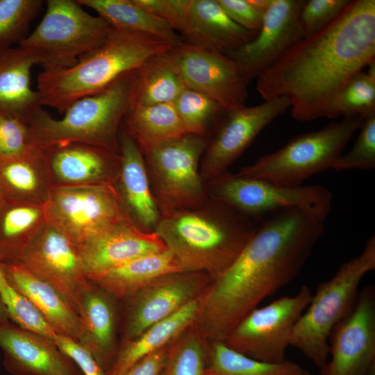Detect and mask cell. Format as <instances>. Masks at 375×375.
<instances>
[{
  "label": "cell",
  "instance_id": "6da1fadb",
  "mask_svg": "<svg viewBox=\"0 0 375 375\" xmlns=\"http://www.w3.org/2000/svg\"><path fill=\"white\" fill-rule=\"evenodd\" d=\"M324 229V222L297 208L263 217L236 260L201 297L195 324L205 338L224 342L243 317L289 284Z\"/></svg>",
  "mask_w": 375,
  "mask_h": 375
},
{
  "label": "cell",
  "instance_id": "7a4b0ae2",
  "mask_svg": "<svg viewBox=\"0 0 375 375\" xmlns=\"http://www.w3.org/2000/svg\"><path fill=\"white\" fill-rule=\"evenodd\" d=\"M375 61V0H353L319 32L305 37L257 78L265 100L290 99L300 122L326 117L339 90Z\"/></svg>",
  "mask_w": 375,
  "mask_h": 375
},
{
  "label": "cell",
  "instance_id": "3957f363",
  "mask_svg": "<svg viewBox=\"0 0 375 375\" xmlns=\"http://www.w3.org/2000/svg\"><path fill=\"white\" fill-rule=\"evenodd\" d=\"M262 218L208 199L161 215L154 232L183 271L203 272L214 280L236 260Z\"/></svg>",
  "mask_w": 375,
  "mask_h": 375
},
{
  "label": "cell",
  "instance_id": "277c9868",
  "mask_svg": "<svg viewBox=\"0 0 375 375\" xmlns=\"http://www.w3.org/2000/svg\"><path fill=\"white\" fill-rule=\"evenodd\" d=\"M174 46L157 37L111 28L106 41L72 67L43 70L37 77L41 106L64 113L76 101L97 93Z\"/></svg>",
  "mask_w": 375,
  "mask_h": 375
},
{
  "label": "cell",
  "instance_id": "5b68a950",
  "mask_svg": "<svg viewBox=\"0 0 375 375\" xmlns=\"http://www.w3.org/2000/svg\"><path fill=\"white\" fill-rule=\"evenodd\" d=\"M134 71L120 76L103 90L76 101L61 119L39 108L28 123L31 144L47 151L85 143L120 153L119 131L131 104Z\"/></svg>",
  "mask_w": 375,
  "mask_h": 375
},
{
  "label": "cell",
  "instance_id": "8992f818",
  "mask_svg": "<svg viewBox=\"0 0 375 375\" xmlns=\"http://www.w3.org/2000/svg\"><path fill=\"white\" fill-rule=\"evenodd\" d=\"M375 269V237L362 252L344 262L328 281L321 283L297 321L290 345L319 369L328 359V338L333 328L353 309L364 276Z\"/></svg>",
  "mask_w": 375,
  "mask_h": 375
},
{
  "label": "cell",
  "instance_id": "52a82bcc",
  "mask_svg": "<svg viewBox=\"0 0 375 375\" xmlns=\"http://www.w3.org/2000/svg\"><path fill=\"white\" fill-rule=\"evenodd\" d=\"M362 123L359 116L345 117L299 135L278 150L242 167L238 174L281 186L301 185L304 180L331 168Z\"/></svg>",
  "mask_w": 375,
  "mask_h": 375
},
{
  "label": "cell",
  "instance_id": "ba28073f",
  "mask_svg": "<svg viewBox=\"0 0 375 375\" xmlns=\"http://www.w3.org/2000/svg\"><path fill=\"white\" fill-rule=\"evenodd\" d=\"M209 138L185 133L142 151L161 215L196 208L209 199L200 173Z\"/></svg>",
  "mask_w": 375,
  "mask_h": 375
},
{
  "label": "cell",
  "instance_id": "9c48e42d",
  "mask_svg": "<svg viewBox=\"0 0 375 375\" xmlns=\"http://www.w3.org/2000/svg\"><path fill=\"white\" fill-rule=\"evenodd\" d=\"M44 15L19 45L35 49L43 70L68 68L101 46L111 27L86 12L77 1L48 0Z\"/></svg>",
  "mask_w": 375,
  "mask_h": 375
},
{
  "label": "cell",
  "instance_id": "30bf717a",
  "mask_svg": "<svg viewBox=\"0 0 375 375\" xmlns=\"http://www.w3.org/2000/svg\"><path fill=\"white\" fill-rule=\"evenodd\" d=\"M209 199L227 204L248 215L263 217L285 208H297L324 222L333 195L322 185L285 187L226 171L208 181Z\"/></svg>",
  "mask_w": 375,
  "mask_h": 375
},
{
  "label": "cell",
  "instance_id": "8fae6325",
  "mask_svg": "<svg viewBox=\"0 0 375 375\" xmlns=\"http://www.w3.org/2000/svg\"><path fill=\"white\" fill-rule=\"evenodd\" d=\"M44 206L47 223L77 249L128 217L113 184L53 186Z\"/></svg>",
  "mask_w": 375,
  "mask_h": 375
},
{
  "label": "cell",
  "instance_id": "7c38bea8",
  "mask_svg": "<svg viewBox=\"0 0 375 375\" xmlns=\"http://www.w3.org/2000/svg\"><path fill=\"white\" fill-rule=\"evenodd\" d=\"M312 294L302 285L294 296L280 297L249 312L224 340L231 349L266 362L286 360L294 328L308 306Z\"/></svg>",
  "mask_w": 375,
  "mask_h": 375
},
{
  "label": "cell",
  "instance_id": "4fadbf2b",
  "mask_svg": "<svg viewBox=\"0 0 375 375\" xmlns=\"http://www.w3.org/2000/svg\"><path fill=\"white\" fill-rule=\"evenodd\" d=\"M206 273L178 271L160 275L121 301L120 346L138 338L152 325L200 298L212 281Z\"/></svg>",
  "mask_w": 375,
  "mask_h": 375
},
{
  "label": "cell",
  "instance_id": "5bb4252c",
  "mask_svg": "<svg viewBox=\"0 0 375 375\" xmlns=\"http://www.w3.org/2000/svg\"><path fill=\"white\" fill-rule=\"evenodd\" d=\"M15 262L52 287L80 316L92 282L77 248L64 235L47 224Z\"/></svg>",
  "mask_w": 375,
  "mask_h": 375
},
{
  "label": "cell",
  "instance_id": "9a60e30c",
  "mask_svg": "<svg viewBox=\"0 0 375 375\" xmlns=\"http://www.w3.org/2000/svg\"><path fill=\"white\" fill-rule=\"evenodd\" d=\"M290 108V99L279 97L253 106L226 111L210 140L200 164L203 180L209 181L228 171L257 135Z\"/></svg>",
  "mask_w": 375,
  "mask_h": 375
},
{
  "label": "cell",
  "instance_id": "2e32d148",
  "mask_svg": "<svg viewBox=\"0 0 375 375\" xmlns=\"http://www.w3.org/2000/svg\"><path fill=\"white\" fill-rule=\"evenodd\" d=\"M319 375H369L375 369V287L359 292L352 311L331 331Z\"/></svg>",
  "mask_w": 375,
  "mask_h": 375
},
{
  "label": "cell",
  "instance_id": "e0dca14e",
  "mask_svg": "<svg viewBox=\"0 0 375 375\" xmlns=\"http://www.w3.org/2000/svg\"><path fill=\"white\" fill-rule=\"evenodd\" d=\"M172 53L187 88L210 98L226 111L244 105L248 84L226 53L184 42Z\"/></svg>",
  "mask_w": 375,
  "mask_h": 375
},
{
  "label": "cell",
  "instance_id": "ac0fdd59",
  "mask_svg": "<svg viewBox=\"0 0 375 375\" xmlns=\"http://www.w3.org/2000/svg\"><path fill=\"white\" fill-rule=\"evenodd\" d=\"M305 1L271 0L256 37L237 50L226 53L235 61L247 84L304 38L300 13Z\"/></svg>",
  "mask_w": 375,
  "mask_h": 375
},
{
  "label": "cell",
  "instance_id": "d6986e66",
  "mask_svg": "<svg viewBox=\"0 0 375 375\" xmlns=\"http://www.w3.org/2000/svg\"><path fill=\"white\" fill-rule=\"evenodd\" d=\"M0 349L12 375H83L51 339L11 321L0 324Z\"/></svg>",
  "mask_w": 375,
  "mask_h": 375
},
{
  "label": "cell",
  "instance_id": "ffe728a7",
  "mask_svg": "<svg viewBox=\"0 0 375 375\" xmlns=\"http://www.w3.org/2000/svg\"><path fill=\"white\" fill-rule=\"evenodd\" d=\"M77 249L88 276L167 250L156 232L144 231L129 217L94 236Z\"/></svg>",
  "mask_w": 375,
  "mask_h": 375
},
{
  "label": "cell",
  "instance_id": "44dd1931",
  "mask_svg": "<svg viewBox=\"0 0 375 375\" xmlns=\"http://www.w3.org/2000/svg\"><path fill=\"white\" fill-rule=\"evenodd\" d=\"M80 317L83 328L78 342L108 375L120 346L122 302L92 283L83 295Z\"/></svg>",
  "mask_w": 375,
  "mask_h": 375
},
{
  "label": "cell",
  "instance_id": "7402d4cb",
  "mask_svg": "<svg viewBox=\"0 0 375 375\" xmlns=\"http://www.w3.org/2000/svg\"><path fill=\"white\" fill-rule=\"evenodd\" d=\"M53 186L115 185L121 154L101 147L71 143L45 151Z\"/></svg>",
  "mask_w": 375,
  "mask_h": 375
},
{
  "label": "cell",
  "instance_id": "603a6c76",
  "mask_svg": "<svg viewBox=\"0 0 375 375\" xmlns=\"http://www.w3.org/2000/svg\"><path fill=\"white\" fill-rule=\"evenodd\" d=\"M119 131L121 167L115 187L125 211L140 228L153 232L161 217L143 153L123 124Z\"/></svg>",
  "mask_w": 375,
  "mask_h": 375
},
{
  "label": "cell",
  "instance_id": "cb8c5ba5",
  "mask_svg": "<svg viewBox=\"0 0 375 375\" xmlns=\"http://www.w3.org/2000/svg\"><path fill=\"white\" fill-rule=\"evenodd\" d=\"M40 63L38 53L32 48L0 47V116L28 124L42 108L39 94L31 85V69Z\"/></svg>",
  "mask_w": 375,
  "mask_h": 375
},
{
  "label": "cell",
  "instance_id": "d4e9b609",
  "mask_svg": "<svg viewBox=\"0 0 375 375\" xmlns=\"http://www.w3.org/2000/svg\"><path fill=\"white\" fill-rule=\"evenodd\" d=\"M3 267L10 283L33 305L56 334L78 342L81 318L52 287L18 262L3 263Z\"/></svg>",
  "mask_w": 375,
  "mask_h": 375
},
{
  "label": "cell",
  "instance_id": "484cf974",
  "mask_svg": "<svg viewBox=\"0 0 375 375\" xmlns=\"http://www.w3.org/2000/svg\"><path fill=\"white\" fill-rule=\"evenodd\" d=\"M0 187L7 197L44 203L53 187L46 151L32 145L17 155L0 156Z\"/></svg>",
  "mask_w": 375,
  "mask_h": 375
},
{
  "label": "cell",
  "instance_id": "4316f807",
  "mask_svg": "<svg viewBox=\"0 0 375 375\" xmlns=\"http://www.w3.org/2000/svg\"><path fill=\"white\" fill-rule=\"evenodd\" d=\"M257 33L234 22L217 0L192 1L188 42L228 53L251 41Z\"/></svg>",
  "mask_w": 375,
  "mask_h": 375
},
{
  "label": "cell",
  "instance_id": "83f0119b",
  "mask_svg": "<svg viewBox=\"0 0 375 375\" xmlns=\"http://www.w3.org/2000/svg\"><path fill=\"white\" fill-rule=\"evenodd\" d=\"M44 203L7 197L0 206V260L17 262L47 225Z\"/></svg>",
  "mask_w": 375,
  "mask_h": 375
},
{
  "label": "cell",
  "instance_id": "f1b7e54d",
  "mask_svg": "<svg viewBox=\"0 0 375 375\" xmlns=\"http://www.w3.org/2000/svg\"><path fill=\"white\" fill-rule=\"evenodd\" d=\"M201 297L121 346L108 375H123L138 361L167 346L194 324L199 312Z\"/></svg>",
  "mask_w": 375,
  "mask_h": 375
},
{
  "label": "cell",
  "instance_id": "f546056e",
  "mask_svg": "<svg viewBox=\"0 0 375 375\" xmlns=\"http://www.w3.org/2000/svg\"><path fill=\"white\" fill-rule=\"evenodd\" d=\"M183 271L165 250L134 259L117 267L88 276L89 279L122 301L156 277Z\"/></svg>",
  "mask_w": 375,
  "mask_h": 375
},
{
  "label": "cell",
  "instance_id": "4dcf8cb0",
  "mask_svg": "<svg viewBox=\"0 0 375 375\" xmlns=\"http://www.w3.org/2000/svg\"><path fill=\"white\" fill-rule=\"evenodd\" d=\"M172 49L134 71L130 106L174 103L187 88L175 64Z\"/></svg>",
  "mask_w": 375,
  "mask_h": 375
},
{
  "label": "cell",
  "instance_id": "1f68e13d",
  "mask_svg": "<svg viewBox=\"0 0 375 375\" xmlns=\"http://www.w3.org/2000/svg\"><path fill=\"white\" fill-rule=\"evenodd\" d=\"M82 6L97 12L115 29L151 35L176 47L182 41L164 20L154 15L135 0H76Z\"/></svg>",
  "mask_w": 375,
  "mask_h": 375
},
{
  "label": "cell",
  "instance_id": "d6a6232c",
  "mask_svg": "<svg viewBox=\"0 0 375 375\" xmlns=\"http://www.w3.org/2000/svg\"><path fill=\"white\" fill-rule=\"evenodd\" d=\"M123 121L142 152L187 133L173 103L130 106Z\"/></svg>",
  "mask_w": 375,
  "mask_h": 375
},
{
  "label": "cell",
  "instance_id": "836d02e7",
  "mask_svg": "<svg viewBox=\"0 0 375 375\" xmlns=\"http://www.w3.org/2000/svg\"><path fill=\"white\" fill-rule=\"evenodd\" d=\"M206 375H310L308 370L285 360L260 361L229 348L224 342H209Z\"/></svg>",
  "mask_w": 375,
  "mask_h": 375
},
{
  "label": "cell",
  "instance_id": "e575fe53",
  "mask_svg": "<svg viewBox=\"0 0 375 375\" xmlns=\"http://www.w3.org/2000/svg\"><path fill=\"white\" fill-rule=\"evenodd\" d=\"M375 113V61L353 75L335 96L326 117L336 119Z\"/></svg>",
  "mask_w": 375,
  "mask_h": 375
},
{
  "label": "cell",
  "instance_id": "d590c367",
  "mask_svg": "<svg viewBox=\"0 0 375 375\" xmlns=\"http://www.w3.org/2000/svg\"><path fill=\"white\" fill-rule=\"evenodd\" d=\"M208 349L194 323L171 343L160 375H206Z\"/></svg>",
  "mask_w": 375,
  "mask_h": 375
},
{
  "label": "cell",
  "instance_id": "8d00e7d4",
  "mask_svg": "<svg viewBox=\"0 0 375 375\" xmlns=\"http://www.w3.org/2000/svg\"><path fill=\"white\" fill-rule=\"evenodd\" d=\"M186 133L208 138L209 127L219 122L226 110L217 102L189 88H185L173 103Z\"/></svg>",
  "mask_w": 375,
  "mask_h": 375
},
{
  "label": "cell",
  "instance_id": "74e56055",
  "mask_svg": "<svg viewBox=\"0 0 375 375\" xmlns=\"http://www.w3.org/2000/svg\"><path fill=\"white\" fill-rule=\"evenodd\" d=\"M42 4L41 0H0V47L19 45Z\"/></svg>",
  "mask_w": 375,
  "mask_h": 375
},
{
  "label": "cell",
  "instance_id": "f35d334b",
  "mask_svg": "<svg viewBox=\"0 0 375 375\" xmlns=\"http://www.w3.org/2000/svg\"><path fill=\"white\" fill-rule=\"evenodd\" d=\"M0 298L12 322L51 340L57 335L33 305L8 280L1 260Z\"/></svg>",
  "mask_w": 375,
  "mask_h": 375
},
{
  "label": "cell",
  "instance_id": "ab89813d",
  "mask_svg": "<svg viewBox=\"0 0 375 375\" xmlns=\"http://www.w3.org/2000/svg\"><path fill=\"white\" fill-rule=\"evenodd\" d=\"M375 167V113L362 119L360 133L351 149L333 164L331 169L372 170Z\"/></svg>",
  "mask_w": 375,
  "mask_h": 375
},
{
  "label": "cell",
  "instance_id": "60d3db41",
  "mask_svg": "<svg viewBox=\"0 0 375 375\" xmlns=\"http://www.w3.org/2000/svg\"><path fill=\"white\" fill-rule=\"evenodd\" d=\"M351 0L306 1L301 10L300 22L305 37L313 35L336 19Z\"/></svg>",
  "mask_w": 375,
  "mask_h": 375
},
{
  "label": "cell",
  "instance_id": "b9f144b4",
  "mask_svg": "<svg viewBox=\"0 0 375 375\" xmlns=\"http://www.w3.org/2000/svg\"><path fill=\"white\" fill-rule=\"evenodd\" d=\"M140 6L186 36L193 0H135Z\"/></svg>",
  "mask_w": 375,
  "mask_h": 375
},
{
  "label": "cell",
  "instance_id": "7bdbcfd3",
  "mask_svg": "<svg viewBox=\"0 0 375 375\" xmlns=\"http://www.w3.org/2000/svg\"><path fill=\"white\" fill-rule=\"evenodd\" d=\"M31 146L28 123L17 118L0 116V156L17 155Z\"/></svg>",
  "mask_w": 375,
  "mask_h": 375
},
{
  "label": "cell",
  "instance_id": "ee69618b",
  "mask_svg": "<svg viewBox=\"0 0 375 375\" xmlns=\"http://www.w3.org/2000/svg\"><path fill=\"white\" fill-rule=\"evenodd\" d=\"M52 340L74 362L83 375H106L90 352L78 342L58 334Z\"/></svg>",
  "mask_w": 375,
  "mask_h": 375
},
{
  "label": "cell",
  "instance_id": "f6af8a7d",
  "mask_svg": "<svg viewBox=\"0 0 375 375\" xmlns=\"http://www.w3.org/2000/svg\"><path fill=\"white\" fill-rule=\"evenodd\" d=\"M226 15L238 25L251 31L261 28L264 15L258 12L249 0H217Z\"/></svg>",
  "mask_w": 375,
  "mask_h": 375
},
{
  "label": "cell",
  "instance_id": "bcb514c9",
  "mask_svg": "<svg viewBox=\"0 0 375 375\" xmlns=\"http://www.w3.org/2000/svg\"><path fill=\"white\" fill-rule=\"evenodd\" d=\"M171 343L144 357L123 375H160L165 364Z\"/></svg>",
  "mask_w": 375,
  "mask_h": 375
},
{
  "label": "cell",
  "instance_id": "7dc6e473",
  "mask_svg": "<svg viewBox=\"0 0 375 375\" xmlns=\"http://www.w3.org/2000/svg\"><path fill=\"white\" fill-rule=\"evenodd\" d=\"M250 3L260 13L265 14L268 10L271 0H249Z\"/></svg>",
  "mask_w": 375,
  "mask_h": 375
},
{
  "label": "cell",
  "instance_id": "c3c4849f",
  "mask_svg": "<svg viewBox=\"0 0 375 375\" xmlns=\"http://www.w3.org/2000/svg\"><path fill=\"white\" fill-rule=\"evenodd\" d=\"M10 321L7 308L0 298V324Z\"/></svg>",
  "mask_w": 375,
  "mask_h": 375
},
{
  "label": "cell",
  "instance_id": "681fc988",
  "mask_svg": "<svg viewBox=\"0 0 375 375\" xmlns=\"http://www.w3.org/2000/svg\"><path fill=\"white\" fill-rule=\"evenodd\" d=\"M6 198H7L6 195L5 194V193L3 191V190L1 189V188L0 187V206L4 202V201L6 199Z\"/></svg>",
  "mask_w": 375,
  "mask_h": 375
}]
</instances>
